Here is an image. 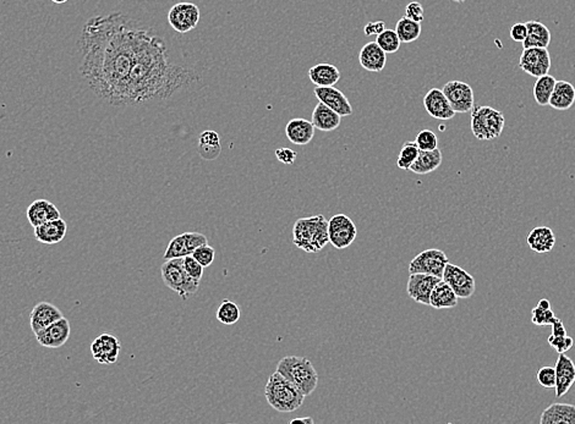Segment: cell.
<instances>
[{
    "label": "cell",
    "instance_id": "cell-23",
    "mask_svg": "<svg viewBox=\"0 0 575 424\" xmlns=\"http://www.w3.org/2000/svg\"><path fill=\"white\" fill-rule=\"evenodd\" d=\"M66 232H68V224L61 218L35 227L36 240L44 244H59L66 239Z\"/></svg>",
    "mask_w": 575,
    "mask_h": 424
},
{
    "label": "cell",
    "instance_id": "cell-35",
    "mask_svg": "<svg viewBox=\"0 0 575 424\" xmlns=\"http://www.w3.org/2000/svg\"><path fill=\"white\" fill-rule=\"evenodd\" d=\"M395 32L402 43H412L416 41L421 35V23L408 18H402L395 25Z\"/></svg>",
    "mask_w": 575,
    "mask_h": 424
},
{
    "label": "cell",
    "instance_id": "cell-8",
    "mask_svg": "<svg viewBox=\"0 0 575 424\" xmlns=\"http://www.w3.org/2000/svg\"><path fill=\"white\" fill-rule=\"evenodd\" d=\"M357 229L353 220L345 214H337L328 220L330 244L334 249H348L357 239Z\"/></svg>",
    "mask_w": 575,
    "mask_h": 424
},
{
    "label": "cell",
    "instance_id": "cell-50",
    "mask_svg": "<svg viewBox=\"0 0 575 424\" xmlns=\"http://www.w3.org/2000/svg\"><path fill=\"white\" fill-rule=\"evenodd\" d=\"M314 424V420L311 417H304V418H295V420H290V424Z\"/></svg>",
    "mask_w": 575,
    "mask_h": 424
},
{
    "label": "cell",
    "instance_id": "cell-7",
    "mask_svg": "<svg viewBox=\"0 0 575 424\" xmlns=\"http://www.w3.org/2000/svg\"><path fill=\"white\" fill-rule=\"evenodd\" d=\"M448 263L447 254L438 249H428L414 257L409 264V273H421L433 277H443L445 264Z\"/></svg>",
    "mask_w": 575,
    "mask_h": 424
},
{
    "label": "cell",
    "instance_id": "cell-37",
    "mask_svg": "<svg viewBox=\"0 0 575 424\" xmlns=\"http://www.w3.org/2000/svg\"><path fill=\"white\" fill-rule=\"evenodd\" d=\"M419 149L418 144L414 142L404 143L403 147L399 152L398 159H397V166L402 170H410L415 161L418 159Z\"/></svg>",
    "mask_w": 575,
    "mask_h": 424
},
{
    "label": "cell",
    "instance_id": "cell-17",
    "mask_svg": "<svg viewBox=\"0 0 575 424\" xmlns=\"http://www.w3.org/2000/svg\"><path fill=\"white\" fill-rule=\"evenodd\" d=\"M423 106L427 114L437 120H450L457 114L440 88H431L426 93V96L423 97Z\"/></svg>",
    "mask_w": 575,
    "mask_h": 424
},
{
    "label": "cell",
    "instance_id": "cell-44",
    "mask_svg": "<svg viewBox=\"0 0 575 424\" xmlns=\"http://www.w3.org/2000/svg\"><path fill=\"white\" fill-rule=\"evenodd\" d=\"M548 344L552 346L553 349L558 352V354H566L567 351L571 349V346L574 344L573 337H556V335H550L548 337Z\"/></svg>",
    "mask_w": 575,
    "mask_h": 424
},
{
    "label": "cell",
    "instance_id": "cell-19",
    "mask_svg": "<svg viewBox=\"0 0 575 424\" xmlns=\"http://www.w3.org/2000/svg\"><path fill=\"white\" fill-rule=\"evenodd\" d=\"M63 317L64 314L54 304L39 302L33 307L32 312L30 314V327L35 334H37Z\"/></svg>",
    "mask_w": 575,
    "mask_h": 424
},
{
    "label": "cell",
    "instance_id": "cell-42",
    "mask_svg": "<svg viewBox=\"0 0 575 424\" xmlns=\"http://www.w3.org/2000/svg\"><path fill=\"white\" fill-rule=\"evenodd\" d=\"M538 382L546 389H552L556 385V369L551 366H545L538 372Z\"/></svg>",
    "mask_w": 575,
    "mask_h": 424
},
{
    "label": "cell",
    "instance_id": "cell-30",
    "mask_svg": "<svg viewBox=\"0 0 575 424\" xmlns=\"http://www.w3.org/2000/svg\"><path fill=\"white\" fill-rule=\"evenodd\" d=\"M528 36L521 43L523 49L526 48H548L551 43V31L545 23L540 21H528Z\"/></svg>",
    "mask_w": 575,
    "mask_h": 424
},
{
    "label": "cell",
    "instance_id": "cell-32",
    "mask_svg": "<svg viewBox=\"0 0 575 424\" xmlns=\"http://www.w3.org/2000/svg\"><path fill=\"white\" fill-rule=\"evenodd\" d=\"M458 304V296L447 282L442 279L433 290L430 297V306L436 309L455 308Z\"/></svg>",
    "mask_w": 575,
    "mask_h": 424
},
{
    "label": "cell",
    "instance_id": "cell-15",
    "mask_svg": "<svg viewBox=\"0 0 575 424\" xmlns=\"http://www.w3.org/2000/svg\"><path fill=\"white\" fill-rule=\"evenodd\" d=\"M121 344L118 337L111 334H101L91 345V354L101 364L116 363L120 355Z\"/></svg>",
    "mask_w": 575,
    "mask_h": 424
},
{
    "label": "cell",
    "instance_id": "cell-2",
    "mask_svg": "<svg viewBox=\"0 0 575 424\" xmlns=\"http://www.w3.org/2000/svg\"><path fill=\"white\" fill-rule=\"evenodd\" d=\"M292 242L307 254L321 252L330 242L328 220L322 214L297 219L292 227Z\"/></svg>",
    "mask_w": 575,
    "mask_h": 424
},
{
    "label": "cell",
    "instance_id": "cell-51",
    "mask_svg": "<svg viewBox=\"0 0 575 424\" xmlns=\"http://www.w3.org/2000/svg\"><path fill=\"white\" fill-rule=\"evenodd\" d=\"M538 307L543 309H550L551 308V304H550V301L546 300V299H543V300H540V302H538Z\"/></svg>",
    "mask_w": 575,
    "mask_h": 424
},
{
    "label": "cell",
    "instance_id": "cell-45",
    "mask_svg": "<svg viewBox=\"0 0 575 424\" xmlns=\"http://www.w3.org/2000/svg\"><path fill=\"white\" fill-rule=\"evenodd\" d=\"M425 11H423V8H422V5L419 3V1H412V3H409L407 5V8H405V18H408V19L413 20V21H416V23H421L425 19Z\"/></svg>",
    "mask_w": 575,
    "mask_h": 424
},
{
    "label": "cell",
    "instance_id": "cell-34",
    "mask_svg": "<svg viewBox=\"0 0 575 424\" xmlns=\"http://www.w3.org/2000/svg\"><path fill=\"white\" fill-rule=\"evenodd\" d=\"M557 80L551 75H543L536 80L533 85V94L535 101L538 106H548L550 98L552 96L553 89L556 86Z\"/></svg>",
    "mask_w": 575,
    "mask_h": 424
},
{
    "label": "cell",
    "instance_id": "cell-46",
    "mask_svg": "<svg viewBox=\"0 0 575 424\" xmlns=\"http://www.w3.org/2000/svg\"><path fill=\"white\" fill-rule=\"evenodd\" d=\"M510 38L518 43H523L528 36V26L525 23H514L510 28Z\"/></svg>",
    "mask_w": 575,
    "mask_h": 424
},
{
    "label": "cell",
    "instance_id": "cell-53",
    "mask_svg": "<svg viewBox=\"0 0 575 424\" xmlns=\"http://www.w3.org/2000/svg\"><path fill=\"white\" fill-rule=\"evenodd\" d=\"M453 1L457 3V4H462V3H464V1H466V0H453Z\"/></svg>",
    "mask_w": 575,
    "mask_h": 424
},
{
    "label": "cell",
    "instance_id": "cell-3",
    "mask_svg": "<svg viewBox=\"0 0 575 424\" xmlns=\"http://www.w3.org/2000/svg\"><path fill=\"white\" fill-rule=\"evenodd\" d=\"M266 400L282 413H290L302 407L305 395L279 372L272 374L266 384Z\"/></svg>",
    "mask_w": 575,
    "mask_h": 424
},
{
    "label": "cell",
    "instance_id": "cell-26",
    "mask_svg": "<svg viewBox=\"0 0 575 424\" xmlns=\"http://www.w3.org/2000/svg\"><path fill=\"white\" fill-rule=\"evenodd\" d=\"M541 424H575V406L569 404H553L543 411Z\"/></svg>",
    "mask_w": 575,
    "mask_h": 424
},
{
    "label": "cell",
    "instance_id": "cell-31",
    "mask_svg": "<svg viewBox=\"0 0 575 424\" xmlns=\"http://www.w3.org/2000/svg\"><path fill=\"white\" fill-rule=\"evenodd\" d=\"M222 152L221 137L214 130H207L199 135V154L204 161H216Z\"/></svg>",
    "mask_w": 575,
    "mask_h": 424
},
{
    "label": "cell",
    "instance_id": "cell-33",
    "mask_svg": "<svg viewBox=\"0 0 575 424\" xmlns=\"http://www.w3.org/2000/svg\"><path fill=\"white\" fill-rule=\"evenodd\" d=\"M442 152L440 148H436L433 151H420L419 157L414 163L410 170L418 174V175H426L432 171L437 170L442 164Z\"/></svg>",
    "mask_w": 575,
    "mask_h": 424
},
{
    "label": "cell",
    "instance_id": "cell-38",
    "mask_svg": "<svg viewBox=\"0 0 575 424\" xmlns=\"http://www.w3.org/2000/svg\"><path fill=\"white\" fill-rule=\"evenodd\" d=\"M376 43L385 51V54L397 53L402 44L395 30H387V28L377 36Z\"/></svg>",
    "mask_w": 575,
    "mask_h": 424
},
{
    "label": "cell",
    "instance_id": "cell-12",
    "mask_svg": "<svg viewBox=\"0 0 575 424\" xmlns=\"http://www.w3.org/2000/svg\"><path fill=\"white\" fill-rule=\"evenodd\" d=\"M442 91L450 101L455 113H468L473 111L475 106L473 88L466 82L462 81H450L445 83Z\"/></svg>",
    "mask_w": 575,
    "mask_h": 424
},
{
    "label": "cell",
    "instance_id": "cell-9",
    "mask_svg": "<svg viewBox=\"0 0 575 424\" xmlns=\"http://www.w3.org/2000/svg\"><path fill=\"white\" fill-rule=\"evenodd\" d=\"M168 23L178 33H187L197 27L199 9L194 3H178L168 13Z\"/></svg>",
    "mask_w": 575,
    "mask_h": 424
},
{
    "label": "cell",
    "instance_id": "cell-13",
    "mask_svg": "<svg viewBox=\"0 0 575 424\" xmlns=\"http://www.w3.org/2000/svg\"><path fill=\"white\" fill-rule=\"evenodd\" d=\"M209 244V239L199 232H184L181 235H178L173 239L169 244H168L167 249L164 252L163 258L168 261V259L173 258H183L185 256L192 254L197 247L202 246V244Z\"/></svg>",
    "mask_w": 575,
    "mask_h": 424
},
{
    "label": "cell",
    "instance_id": "cell-40",
    "mask_svg": "<svg viewBox=\"0 0 575 424\" xmlns=\"http://www.w3.org/2000/svg\"><path fill=\"white\" fill-rule=\"evenodd\" d=\"M191 256H192V257H194V258H195L196 261H197V262L202 266V267L207 268L214 262V258H216V251H214L212 246H209V244H206L197 247V249L192 252Z\"/></svg>",
    "mask_w": 575,
    "mask_h": 424
},
{
    "label": "cell",
    "instance_id": "cell-22",
    "mask_svg": "<svg viewBox=\"0 0 575 424\" xmlns=\"http://www.w3.org/2000/svg\"><path fill=\"white\" fill-rule=\"evenodd\" d=\"M359 63L366 71L381 73L385 69L387 54L376 42H369L359 53Z\"/></svg>",
    "mask_w": 575,
    "mask_h": 424
},
{
    "label": "cell",
    "instance_id": "cell-11",
    "mask_svg": "<svg viewBox=\"0 0 575 424\" xmlns=\"http://www.w3.org/2000/svg\"><path fill=\"white\" fill-rule=\"evenodd\" d=\"M442 279L453 289L458 299H470L476 290V282L471 274L452 263H447Z\"/></svg>",
    "mask_w": 575,
    "mask_h": 424
},
{
    "label": "cell",
    "instance_id": "cell-48",
    "mask_svg": "<svg viewBox=\"0 0 575 424\" xmlns=\"http://www.w3.org/2000/svg\"><path fill=\"white\" fill-rule=\"evenodd\" d=\"M385 30V21H376V23H369L365 25L364 27V32L365 36H378L380 33L383 32Z\"/></svg>",
    "mask_w": 575,
    "mask_h": 424
},
{
    "label": "cell",
    "instance_id": "cell-20",
    "mask_svg": "<svg viewBox=\"0 0 575 424\" xmlns=\"http://www.w3.org/2000/svg\"><path fill=\"white\" fill-rule=\"evenodd\" d=\"M556 397H562L569 392L571 385L575 383V364L573 361L566 355L559 354L556 366Z\"/></svg>",
    "mask_w": 575,
    "mask_h": 424
},
{
    "label": "cell",
    "instance_id": "cell-24",
    "mask_svg": "<svg viewBox=\"0 0 575 424\" xmlns=\"http://www.w3.org/2000/svg\"><path fill=\"white\" fill-rule=\"evenodd\" d=\"M316 127L311 121L302 118H295L285 126L287 139L297 146H305L312 141L315 136Z\"/></svg>",
    "mask_w": 575,
    "mask_h": 424
},
{
    "label": "cell",
    "instance_id": "cell-16",
    "mask_svg": "<svg viewBox=\"0 0 575 424\" xmlns=\"http://www.w3.org/2000/svg\"><path fill=\"white\" fill-rule=\"evenodd\" d=\"M70 332H71V328H70L69 320L66 317H63L35 335H36L38 344L43 347L59 349L61 346L66 345V342L69 340Z\"/></svg>",
    "mask_w": 575,
    "mask_h": 424
},
{
    "label": "cell",
    "instance_id": "cell-27",
    "mask_svg": "<svg viewBox=\"0 0 575 424\" xmlns=\"http://www.w3.org/2000/svg\"><path fill=\"white\" fill-rule=\"evenodd\" d=\"M309 79L316 87H330L339 82L340 71L328 63H320L309 70Z\"/></svg>",
    "mask_w": 575,
    "mask_h": 424
},
{
    "label": "cell",
    "instance_id": "cell-41",
    "mask_svg": "<svg viewBox=\"0 0 575 424\" xmlns=\"http://www.w3.org/2000/svg\"><path fill=\"white\" fill-rule=\"evenodd\" d=\"M533 323L538 327H543V325H551V324L556 320L557 317L552 312V309H543L540 307H535L533 309Z\"/></svg>",
    "mask_w": 575,
    "mask_h": 424
},
{
    "label": "cell",
    "instance_id": "cell-21",
    "mask_svg": "<svg viewBox=\"0 0 575 424\" xmlns=\"http://www.w3.org/2000/svg\"><path fill=\"white\" fill-rule=\"evenodd\" d=\"M61 218V212L54 203L47 199H37L27 208V219L33 227L42 225L44 223L56 220Z\"/></svg>",
    "mask_w": 575,
    "mask_h": 424
},
{
    "label": "cell",
    "instance_id": "cell-39",
    "mask_svg": "<svg viewBox=\"0 0 575 424\" xmlns=\"http://www.w3.org/2000/svg\"><path fill=\"white\" fill-rule=\"evenodd\" d=\"M415 143L420 151H433L438 148V137L431 130H422L416 136Z\"/></svg>",
    "mask_w": 575,
    "mask_h": 424
},
{
    "label": "cell",
    "instance_id": "cell-52",
    "mask_svg": "<svg viewBox=\"0 0 575 424\" xmlns=\"http://www.w3.org/2000/svg\"><path fill=\"white\" fill-rule=\"evenodd\" d=\"M53 3H56V4H66V1H69V0H51Z\"/></svg>",
    "mask_w": 575,
    "mask_h": 424
},
{
    "label": "cell",
    "instance_id": "cell-28",
    "mask_svg": "<svg viewBox=\"0 0 575 424\" xmlns=\"http://www.w3.org/2000/svg\"><path fill=\"white\" fill-rule=\"evenodd\" d=\"M526 242L536 254H548L551 252L555 244H556V236L553 234L552 229L548 226H538L535 227L530 232Z\"/></svg>",
    "mask_w": 575,
    "mask_h": 424
},
{
    "label": "cell",
    "instance_id": "cell-49",
    "mask_svg": "<svg viewBox=\"0 0 575 424\" xmlns=\"http://www.w3.org/2000/svg\"><path fill=\"white\" fill-rule=\"evenodd\" d=\"M551 328H552V335H556V337H566V328H564V324H563L561 319L557 318L556 320L551 324Z\"/></svg>",
    "mask_w": 575,
    "mask_h": 424
},
{
    "label": "cell",
    "instance_id": "cell-1",
    "mask_svg": "<svg viewBox=\"0 0 575 424\" xmlns=\"http://www.w3.org/2000/svg\"><path fill=\"white\" fill-rule=\"evenodd\" d=\"M162 41L123 13L93 16L80 37V75L102 101L128 106Z\"/></svg>",
    "mask_w": 575,
    "mask_h": 424
},
{
    "label": "cell",
    "instance_id": "cell-36",
    "mask_svg": "<svg viewBox=\"0 0 575 424\" xmlns=\"http://www.w3.org/2000/svg\"><path fill=\"white\" fill-rule=\"evenodd\" d=\"M240 316H242L240 307L235 302L227 300V299L223 300L222 304H219L217 314H216L217 319L224 325H233L237 323L240 319Z\"/></svg>",
    "mask_w": 575,
    "mask_h": 424
},
{
    "label": "cell",
    "instance_id": "cell-43",
    "mask_svg": "<svg viewBox=\"0 0 575 424\" xmlns=\"http://www.w3.org/2000/svg\"><path fill=\"white\" fill-rule=\"evenodd\" d=\"M183 264H184L186 273H187L191 278H194L196 280L201 282V279L204 277V268L202 267L191 254L183 257Z\"/></svg>",
    "mask_w": 575,
    "mask_h": 424
},
{
    "label": "cell",
    "instance_id": "cell-14",
    "mask_svg": "<svg viewBox=\"0 0 575 424\" xmlns=\"http://www.w3.org/2000/svg\"><path fill=\"white\" fill-rule=\"evenodd\" d=\"M441 280L442 278L433 277L428 274H421V273L410 274L408 284H407V292H408L409 297L418 304L430 306L432 290Z\"/></svg>",
    "mask_w": 575,
    "mask_h": 424
},
{
    "label": "cell",
    "instance_id": "cell-6",
    "mask_svg": "<svg viewBox=\"0 0 575 424\" xmlns=\"http://www.w3.org/2000/svg\"><path fill=\"white\" fill-rule=\"evenodd\" d=\"M161 275L163 282L168 289L177 292L183 300H186L190 295H194L199 290V280L191 278L186 273L183 258L168 259L161 267Z\"/></svg>",
    "mask_w": 575,
    "mask_h": 424
},
{
    "label": "cell",
    "instance_id": "cell-47",
    "mask_svg": "<svg viewBox=\"0 0 575 424\" xmlns=\"http://www.w3.org/2000/svg\"><path fill=\"white\" fill-rule=\"evenodd\" d=\"M276 157L279 162L283 163L285 166H292L297 159V153L290 148L282 147L276 149Z\"/></svg>",
    "mask_w": 575,
    "mask_h": 424
},
{
    "label": "cell",
    "instance_id": "cell-10",
    "mask_svg": "<svg viewBox=\"0 0 575 424\" xmlns=\"http://www.w3.org/2000/svg\"><path fill=\"white\" fill-rule=\"evenodd\" d=\"M551 56L548 48H526L520 56L519 68L533 77L548 75L551 69Z\"/></svg>",
    "mask_w": 575,
    "mask_h": 424
},
{
    "label": "cell",
    "instance_id": "cell-29",
    "mask_svg": "<svg viewBox=\"0 0 575 424\" xmlns=\"http://www.w3.org/2000/svg\"><path fill=\"white\" fill-rule=\"evenodd\" d=\"M575 101V88L568 81H557L552 96L548 106L556 111H564L571 109Z\"/></svg>",
    "mask_w": 575,
    "mask_h": 424
},
{
    "label": "cell",
    "instance_id": "cell-25",
    "mask_svg": "<svg viewBox=\"0 0 575 424\" xmlns=\"http://www.w3.org/2000/svg\"><path fill=\"white\" fill-rule=\"evenodd\" d=\"M340 121H342V116L321 101L312 111L311 123L314 124L316 129L323 131V132H330V131L338 129L340 126Z\"/></svg>",
    "mask_w": 575,
    "mask_h": 424
},
{
    "label": "cell",
    "instance_id": "cell-5",
    "mask_svg": "<svg viewBox=\"0 0 575 424\" xmlns=\"http://www.w3.org/2000/svg\"><path fill=\"white\" fill-rule=\"evenodd\" d=\"M471 132L480 141L498 139L505 129L506 119L501 111L487 106H474Z\"/></svg>",
    "mask_w": 575,
    "mask_h": 424
},
{
    "label": "cell",
    "instance_id": "cell-18",
    "mask_svg": "<svg viewBox=\"0 0 575 424\" xmlns=\"http://www.w3.org/2000/svg\"><path fill=\"white\" fill-rule=\"evenodd\" d=\"M314 93L321 103H323L325 106L330 108L342 118L353 114V106L350 104L347 96L342 91H339L338 88L334 86L315 87Z\"/></svg>",
    "mask_w": 575,
    "mask_h": 424
},
{
    "label": "cell",
    "instance_id": "cell-4",
    "mask_svg": "<svg viewBox=\"0 0 575 424\" xmlns=\"http://www.w3.org/2000/svg\"><path fill=\"white\" fill-rule=\"evenodd\" d=\"M277 372L292 382L305 397L315 392L319 384V374L305 357L285 356L277 364Z\"/></svg>",
    "mask_w": 575,
    "mask_h": 424
}]
</instances>
